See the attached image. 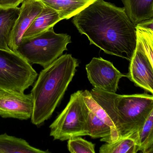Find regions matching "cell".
Segmentation results:
<instances>
[{"instance_id":"1","label":"cell","mask_w":153,"mask_h":153,"mask_svg":"<svg viewBox=\"0 0 153 153\" xmlns=\"http://www.w3.org/2000/svg\"><path fill=\"white\" fill-rule=\"evenodd\" d=\"M79 33L108 54L130 61L136 48L137 34L124 8L97 0L73 17Z\"/></svg>"},{"instance_id":"2","label":"cell","mask_w":153,"mask_h":153,"mask_svg":"<svg viewBox=\"0 0 153 153\" xmlns=\"http://www.w3.org/2000/svg\"><path fill=\"white\" fill-rule=\"evenodd\" d=\"M79 63L71 54L62 55L39 73L31 93L33 125L39 126L49 119L60 103L76 72Z\"/></svg>"},{"instance_id":"3","label":"cell","mask_w":153,"mask_h":153,"mask_svg":"<svg viewBox=\"0 0 153 153\" xmlns=\"http://www.w3.org/2000/svg\"><path fill=\"white\" fill-rule=\"evenodd\" d=\"M91 93L111 119L119 139L140 131L153 109V94L119 95L94 88Z\"/></svg>"},{"instance_id":"4","label":"cell","mask_w":153,"mask_h":153,"mask_svg":"<svg viewBox=\"0 0 153 153\" xmlns=\"http://www.w3.org/2000/svg\"><path fill=\"white\" fill-rule=\"evenodd\" d=\"M71 42L70 35L56 33L52 27L34 37L22 39L16 52L30 64L45 68L62 55Z\"/></svg>"},{"instance_id":"5","label":"cell","mask_w":153,"mask_h":153,"mask_svg":"<svg viewBox=\"0 0 153 153\" xmlns=\"http://www.w3.org/2000/svg\"><path fill=\"white\" fill-rule=\"evenodd\" d=\"M82 90L72 94L65 108L50 125V136L54 140L66 141L72 137L87 136L89 109Z\"/></svg>"},{"instance_id":"6","label":"cell","mask_w":153,"mask_h":153,"mask_svg":"<svg viewBox=\"0 0 153 153\" xmlns=\"http://www.w3.org/2000/svg\"><path fill=\"white\" fill-rule=\"evenodd\" d=\"M37 76L31 65L19 54L0 49V90L24 93Z\"/></svg>"},{"instance_id":"7","label":"cell","mask_w":153,"mask_h":153,"mask_svg":"<svg viewBox=\"0 0 153 153\" xmlns=\"http://www.w3.org/2000/svg\"><path fill=\"white\" fill-rule=\"evenodd\" d=\"M85 102L89 109L87 119V136L101 138V142L108 143L119 139L117 128L105 110L98 104L87 90L82 91Z\"/></svg>"},{"instance_id":"8","label":"cell","mask_w":153,"mask_h":153,"mask_svg":"<svg viewBox=\"0 0 153 153\" xmlns=\"http://www.w3.org/2000/svg\"><path fill=\"white\" fill-rule=\"evenodd\" d=\"M85 69L88 80L94 88L111 93H116L120 80L126 77L112 63L102 57H93Z\"/></svg>"},{"instance_id":"9","label":"cell","mask_w":153,"mask_h":153,"mask_svg":"<svg viewBox=\"0 0 153 153\" xmlns=\"http://www.w3.org/2000/svg\"><path fill=\"white\" fill-rule=\"evenodd\" d=\"M34 101L31 93L0 90V116L20 120L31 118Z\"/></svg>"},{"instance_id":"10","label":"cell","mask_w":153,"mask_h":153,"mask_svg":"<svg viewBox=\"0 0 153 153\" xmlns=\"http://www.w3.org/2000/svg\"><path fill=\"white\" fill-rule=\"evenodd\" d=\"M126 77L137 87L153 94V66L141 46L137 44Z\"/></svg>"},{"instance_id":"11","label":"cell","mask_w":153,"mask_h":153,"mask_svg":"<svg viewBox=\"0 0 153 153\" xmlns=\"http://www.w3.org/2000/svg\"><path fill=\"white\" fill-rule=\"evenodd\" d=\"M45 5L39 0H24L20 8L19 17L12 31L9 47L16 52L23 35L33 21L44 9Z\"/></svg>"},{"instance_id":"12","label":"cell","mask_w":153,"mask_h":153,"mask_svg":"<svg viewBox=\"0 0 153 153\" xmlns=\"http://www.w3.org/2000/svg\"><path fill=\"white\" fill-rule=\"evenodd\" d=\"M45 6L56 11L61 19L68 20L97 0H39Z\"/></svg>"},{"instance_id":"13","label":"cell","mask_w":153,"mask_h":153,"mask_svg":"<svg viewBox=\"0 0 153 153\" xmlns=\"http://www.w3.org/2000/svg\"><path fill=\"white\" fill-rule=\"evenodd\" d=\"M127 15L134 25L153 17V0H122Z\"/></svg>"},{"instance_id":"14","label":"cell","mask_w":153,"mask_h":153,"mask_svg":"<svg viewBox=\"0 0 153 153\" xmlns=\"http://www.w3.org/2000/svg\"><path fill=\"white\" fill-rule=\"evenodd\" d=\"M62 20L59 13L48 6L44 9L33 21L29 28L24 33L22 39L31 37L43 32Z\"/></svg>"},{"instance_id":"15","label":"cell","mask_w":153,"mask_h":153,"mask_svg":"<svg viewBox=\"0 0 153 153\" xmlns=\"http://www.w3.org/2000/svg\"><path fill=\"white\" fill-rule=\"evenodd\" d=\"M20 8H0V49L11 50L9 47L12 31L19 17Z\"/></svg>"},{"instance_id":"16","label":"cell","mask_w":153,"mask_h":153,"mask_svg":"<svg viewBox=\"0 0 153 153\" xmlns=\"http://www.w3.org/2000/svg\"><path fill=\"white\" fill-rule=\"evenodd\" d=\"M48 153L30 145L22 138L8 135H0V153Z\"/></svg>"},{"instance_id":"17","label":"cell","mask_w":153,"mask_h":153,"mask_svg":"<svg viewBox=\"0 0 153 153\" xmlns=\"http://www.w3.org/2000/svg\"><path fill=\"white\" fill-rule=\"evenodd\" d=\"M139 152L138 132L122 137L111 143L101 146L100 153H136Z\"/></svg>"},{"instance_id":"18","label":"cell","mask_w":153,"mask_h":153,"mask_svg":"<svg viewBox=\"0 0 153 153\" xmlns=\"http://www.w3.org/2000/svg\"><path fill=\"white\" fill-rule=\"evenodd\" d=\"M139 152L145 153L153 145V109L138 132Z\"/></svg>"},{"instance_id":"19","label":"cell","mask_w":153,"mask_h":153,"mask_svg":"<svg viewBox=\"0 0 153 153\" xmlns=\"http://www.w3.org/2000/svg\"><path fill=\"white\" fill-rule=\"evenodd\" d=\"M137 44L141 46L153 66V31L137 27Z\"/></svg>"},{"instance_id":"20","label":"cell","mask_w":153,"mask_h":153,"mask_svg":"<svg viewBox=\"0 0 153 153\" xmlns=\"http://www.w3.org/2000/svg\"><path fill=\"white\" fill-rule=\"evenodd\" d=\"M67 148L71 153H95V144L80 137L68 140Z\"/></svg>"},{"instance_id":"21","label":"cell","mask_w":153,"mask_h":153,"mask_svg":"<svg viewBox=\"0 0 153 153\" xmlns=\"http://www.w3.org/2000/svg\"><path fill=\"white\" fill-rule=\"evenodd\" d=\"M24 0H0V8L4 9L18 7Z\"/></svg>"},{"instance_id":"22","label":"cell","mask_w":153,"mask_h":153,"mask_svg":"<svg viewBox=\"0 0 153 153\" xmlns=\"http://www.w3.org/2000/svg\"><path fill=\"white\" fill-rule=\"evenodd\" d=\"M136 27L148 29L153 31V17L149 19L146 20L138 23Z\"/></svg>"},{"instance_id":"23","label":"cell","mask_w":153,"mask_h":153,"mask_svg":"<svg viewBox=\"0 0 153 153\" xmlns=\"http://www.w3.org/2000/svg\"><path fill=\"white\" fill-rule=\"evenodd\" d=\"M145 153H153V145L149 148L148 150H146Z\"/></svg>"}]
</instances>
